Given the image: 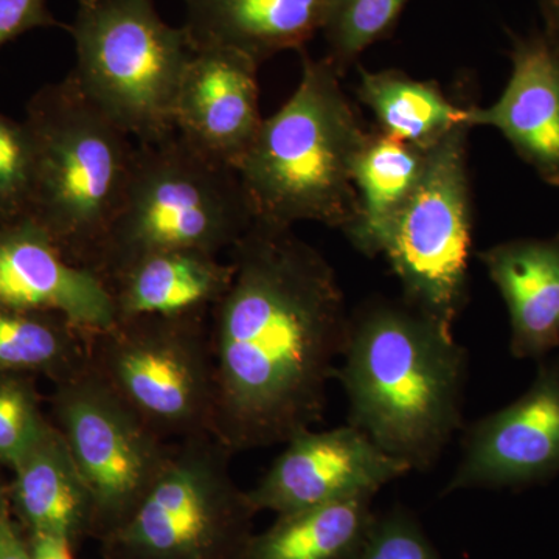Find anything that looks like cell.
Here are the masks:
<instances>
[{
	"label": "cell",
	"mask_w": 559,
	"mask_h": 559,
	"mask_svg": "<svg viewBox=\"0 0 559 559\" xmlns=\"http://www.w3.org/2000/svg\"><path fill=\"white\" fill-rule=\"evenodd\" d=\"M229 261L209 326L213 437L237 454L285 444L323 418L352 314L333 266L293 227L253 221Z\"/></svg>",
	"instance_id": "6da1fadb"
},
{
	"label": "cell",
	"mask_w": 559,
	"mask_h": 559,
	"mask_svg": "<svg viewBox=\"0 0 559 559\" xmlns=\"http://www.w3.org/2000/svg\"><path fill=\"white\" fill-rule=\"evenodd\" d=\"M468 356L406 301L371 300L349 318L334 380L348 425L412 471L429 469L463 421Z\"/></svg>",
	"instance_id": "7a4b0ae2"
},
{
	"label": "cell",
	"mask_w": 559,
	"mask_h": 559,
	"mask_svg": "<svg viewBox=\"0 0 559 559\" xmlns=\"http://www.w3.org/2000/svg\"><path fill=\"white\" fill-rule=\"evenodd\" d=\"M326 58L304 53L297 90L264 119L238 176L253 219L314 221L347 231L358 215L353 168L369 138Z\"/></svg>",
	"instance_id": "3957f363"
},
{
	"label": "cell",
	"mask_w": 559,
	"mask_h": 559,
	"mask_svg": "<svg viewBox=\"0 0 559 559\" xmlns=\"http://www.w3.org/2000/svg\"><path fill=\"white\" fill-rule=\"evenodd\" d=\"M24 123L35 148L28 219L72 263L91 270L123 204L138 143L70 73L33 95Z\"/></svg>",
	"instance_id": "277c9868"
},
{
	"label": "cell",
	"mask_w": 559,
	"mask_h": 559,
	"mask_svg": "<svg viewBox=\"0 0 559 559\" xmlns=\"http://www.w3.org/2000/svg\"><path fill=\"white\" fill-rule=\"evenodd\" d=\"M253 221L238 173L173 132L135 146L123 204L91 270L105 280L160 250L219 255L229 252Z\"/></svg>",
	"instance_id": "5b68a950"
},
{
	"label": "cell",
	"mask_w": 559,
	"mask_h": 559,
	"mask_svg": "<svg viewBox=\"0 0 559 559\" xmlns=\"http://www.w3.org/2000/svg\"><path fill=\"white\" fill-rule=\"evenodd\" d=\"M81 92L138 143L176 132L175 106L194 55L189 33L167 24L153 0H80L68 25Z\"/></svg>",
	"instance_id": "8992f818"
},
{
	"label": "cell",
	"mask_w": 559,
	"mask_h": 559,
	"mask_svg": "<svg viewBox=\"0 0 559 559\" xmlns=\"http://www.w3.org/2000/svg\"><path fill=\"white\" fill-rule=\"evenodd\" d=\"M210 312L120 319L87 334L92 369L160 439L213 436Z\"/></svg>",
	"instance_id": "52a82bcc"
},
{
	"label": "cell",
	"mask_w": 559,
	"mask_h": 559,
	"mask_svg": "<svg viewBox=\"0 0 559 559\" xmlns=\"http://www.w3.org/2000/svg\"><path fill=\"white\" fill-rule=\"evenodd\" d=\"M468 124L428 153L425 173L382 240L404 301L444 330L454 329L468 301L473 205Z\"/></svg>",
	"instance_id": "ba28073f"
},
{
	"label": "cell",
	"mask_w": 559,
	"mask_h": 559,
	"mask_svg": "<svg viewBox=\"0 0 559 559\" xmlns=\"http://www.w3.org/2000/svg\"><path fill=\"white\" fill-rule=\"evenodd\" d=\"M231 455L213 436L175 443L138 509L114 530L117 547L135 559H215L255 511L231 479Z\"/></svg>",
	"instance_id": "9c48e42d"
},
{
	"label": "cell",
	"mask_w": 559,
	"mask_h": 559,
	"mask_svg": "<svg viewBox=\"0 0 559 559\" xmlns=\"http://www.w3.org/2000/svg\"><path fill=\"white\" fill-rule=\"evenodd\" d=\"M53 425L66 443L94 503V520L112 532L138 509L171 457L175 443L153 432L87 366L57 382Z\"/></svg>",
	"instance_id": "30bf717a"
},
{
	"label": "cell",
	"mask_w": 559,
	"mask_h": 559,
	"mask_svg": "<svg viewBox=\"0 0 559 559\" xmlns=\"http://www.w3.org/2000/svg\"><path fill=\"white\" fill-rule=\"evenodd\" d=\"M411 471L355 426L308 429L286 441L285 450L248 491V499L253 510L282 516L323 503L374 498Z\"/></svg>",
	"instance_id": "8fae6325"
},
{
	"label": "cell",
	"mask_w": 559,
	"mask_h": 559,
	"mask_svg": "<svg viewBox=\"0 0 559 559\" xmlns=\"http://www.w3.org/2000/svg\"><path fill=\"white\" fill-rule=\"evenodd\" d=\"M559 473V359L543 362L527 392L471 425L447 492L518 488Z\"/></svg>",
	"instance_id": "7c38bea8"
},
{
	"label": "cell",
	"mask_w": 559,
	"mask_h": 559,
	"mask_svg": "<svg viewBox=\"0 0 559 559\" xmlns=\"http://www.w3.org/2000/svg\"><path fill=\"white\" fill-rule=\"evenodd\" d=\"M260 62L227 47H202L183 73L175 127L210 159L238 170L259 135Z\"/></svg>",
	"instance_id": "4fadbf2b"
},
{
	"label": "cell",
	"mask_w": 559,
	"mask_h": 559,
	"mask_svg": "<svg viewBox=\"0 0 559 559\" xmlns=\"http://www.w3.org/2000/svg\"><path fill=\"white\" fill-rule=\"evenodd\" d=\"M0 304L60 314L84 334L117 322L105 280L72 263L35 221L0 226Z\"/></svg>",
	"instance_id": "5bb4252c"
},
{
	"label": "cell",
	"mask_w": 559,
	"mask_h": 559,
	"mask_svg": "<svg viewBox=\"0 0 559 559\" xmlns=\"http://www.w3.org/2000/svg\"><path fill=\"white\" fill-rule=\"evenodd\" d=\"M506 90L487 108L469 106L466 124L503 135L544 182L559 187V60L543 31L514 36Z\"/></svg>",
	"instance_id": "9a60e30c"
},
{
	"label": "cell",
	"mask_w": 559,
	"mask_h": 559,
	"mask_svg": "<svg viewBox=\"0 0 559 559\" xmlns=\"http://www.w3.org/2000/svg\"><path fill=\"white\" fill-rule=\"evenodd\" d=\"M479 260L509 310L511 355L543 360L559 347V231L499 242Z\"/></svg>",
	"instance_id": "2e32d148"
},
{
	"label": "cell",
	"mask_w": 559,
	"mask_h": 559,
	"mask_svg": "<svg viewBox=\"0 0 559 559\" xmlns=\"http://www.w3.org/2000/svg\"><path fill=\"white\" fill-rule=\"evenodd\" d=\"M194 50L227 47L253 60L301 50L322 32L330 0H183Z\"/></svg>",
	"instance_id": "e0dca14e"
},
{
	"label": "cell",
	"mask_w": 559,
	"mask_h": 559,
	"mask_svg": "<svg viewBox=\"0 0 559 559\" xmlns=\"http://www.w3.org/2000/svg\"><path fill=\"white\" fill-rule=\"evenodd\" d=\"M234 266L202 250L146 253L105 278L117 320L210 312L229 289Z\"/></svg>",
	"instance_id": "ac0fdd59"
},
{
	"label": "cell",
	"mask_w": 559,
	"mask_h": 559,
	"mask_svg": "<svg viewBox=\"0 0 559 559\" xmlns=\"http://www.w3.org/2000/svg\"><path fill=\"white\" fill-rule=\"evenodd\" d=\"M10 469V503L32 535L72 540L94 520L90 489L53 421Z\"/></svg>",
	"instance_id": "d6986e66"
},
{
	"label": "cell",
	"mask_w": 559,
	"mask_h": 559,
	"mask_svg": "<svg viewBox=\"0 0 559 559\" xmlns=\"http://www.w3.org/2000/svg\"><path fill=\"white\" fill-rule=\"evenodd\" d=\"M428 153L380 131L369 132L353 168L358 215L345 231L364 255L380 257L390 224L409 201L425 173Z\"/></svg>",
	"instance_id": "ffe728a7"
},
{
	"label": "cell",
	"mask_w": 559,
	"mask_h": 559,
	"mask_svg": "<svg viewBox=\"0 0 559 559\" xmlns=\"http://www.w3.org/2000/svg\"><path fill=\"white\" fill-rule=\"evenodd\" d=\"M358 98L374 114L378 131L426 153L466 124L468 108L454 105L436 81L401 70L360 69Z\"/></svg>",
	"instance_id": "44dd1931"
},
{
	"label": "cell",
	"mask_w": 559,
	"mask_h": 559,
	"mask_svg": "<svg viewBox=\"0 0 559 559\" xmlns=\"http://www.w3.org/2000/svg\"><path fill=\"white\" fill-rule=\"evenodd\" d=\"M371 496L282 514L250 538L241 559H356L374 516Z\"/></svg>",
	"instance_id": "7402d4cb"
},
{
	"label": "cell",
	"mask_w": 559,
	"mask_h": 559,
	"mask_svg": "<svg viewBox=\"0 0 559 559\" xmlns=\"http://www.w3.org/2000/svg\"><path fill=\"white\" fill-rule=\"evenodd\" d=\"M87 334L55 312L0 304V371L43 374L53 384L87 366Z\"/></svg>",
	"instance_id": "603a6c76"
},
{
	"label": "cell",
	"mask_w": 559,
	"mask_h": 559,
	"mask_svg": "<svg viewBox=\"0 0 559 559\" xmlns=\"http://www.w3.org/2000/svg\"><path fill=\"white\" fill-rule=\"evenodd\" d=\"M407 2L409 0H330L322 32L329 44L326 60L341 76L370 46L388 38Z\"/></svg>",
	"instance_id": "cb8c5ba5"
},
{
	"label": "cell",
	"mask_w": 559,
	"mask_h": 559,
	"mask_svg": "<svg viewBox=\"0 0 559 559\" xmlns=\"http://www.w3.org/2000/svg\"><path fill=\"white\" fill-rule=\"evenodd\" d=\"M49 423L32 374L0 371V465L11 468Z\"/></svg>",
	"instance_id": "d4e9b609"
},
{
	"label": "cell",
	"mask_w": 559,
	"mask_h": 559,
	"mask_svg": "<svg viewBox=\"0 0 559 559\" xmlns=\"http://www.w3.org/2000/svg\"><path fill=\"white\" fill-rule=\"evenodd\" d=\"M35 148L24 121L0 112V226L31 216Z\"/></svg>",
	"instance_id": "484cf974"
},
{
	"label": "cell",
	"mask_w": 559,
	"mask_h": 559,
	"mask_svg": "<svg viewBox=\"0 0 559 559\" xmlns=\"http://www.w3.org/2000/svg\"><path fill=\"white\" fill-rule=\"evenodd\" d=\"M356 559H440L421 527L404 511L374 518Z\"/></svg>",
	"instance_id": "4316f807"
},
{
	"label": "cell",
	"mask_w": 559,
	"mask_h": 559,
	"mask_svg": "<svg viewBox=\"0 0 559 559\" xmlns=\"http://www.w3.org/2000/svg\"><path fill=\"white\" fill-rule=\"evenodd\" d=\"M62 27L46 0H0V47L35 28Z\"/></svg>",
	"instance_id": "83f0119b"
},
{
	"label": "cell",
	"mask_w": 559,
	"mask_h": 559,
	"mask_svg": "<svg viewBox=\"0 0 559 559\" xmlns=\"http://www.w3.org/2000/svg\"><path fill=\"white\" fill-rule=\"evenodd\" d=\"M70 543L72 540L64 536L32 535L28 549H31L32 559H73Z\"/></svg>",
	"instance_id": "f1b7e54d"
},
{
	"label": "cell",
	"mask_w": 559,
	"mask_h": 559,
	"mask_svg": "<svg viewBox=\"0 0 559 559\" xmlns=\"http://www.w3.org/2000/svg\"><path fill=\"white\" fill-rule=\"evenodd\" d=\"M0 559H32L28 544L21 538L11 520L0 525Z\"/></svg>",
	"instance_id": "f546056e"
},
{
	"label": "cell",
	"mask_w": 559,
	"mask_h": 559,
	"mask_svg": "<svg viewBox=\"0 0 559 559\" xmlns=\"http://www.w3.org/2000/svg\"><path fill=\"white\" fill-rule=\"evenodd\" d=\"M539 10L544 21V36L559 60V0H539Z\"/></svg>",
	"instance_id": "4dcf8cb0"
},
{
	"label": "cell",
	"mask_w": 559,
	"mask_h": 559,
	"mask_svg": "<svg viewBox=\"0 0 559 559\" xmlns=\"http://www.w3.org/2000/svg\"><path fill=\"white\" fill-rule=\"evenodd\" d=\"M10 509L11 503L9 489L3 487L2 481H0V525H2L5 521L11 520Z\"/></svg>",
	"instance_id": "1f68e13d"
}]
</instances>
